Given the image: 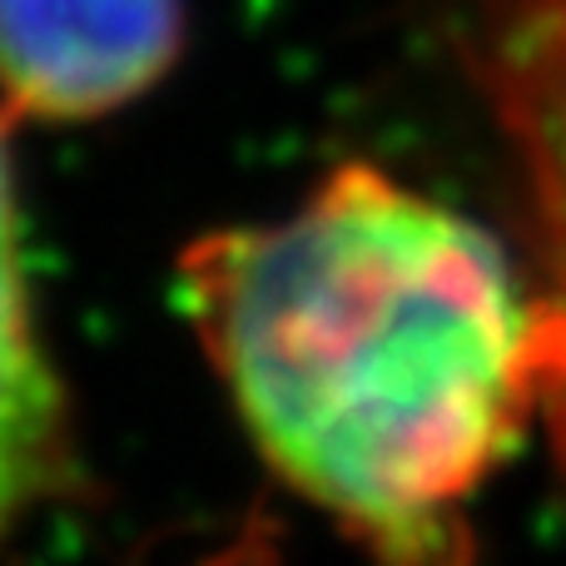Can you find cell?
Listing matches in <instances>:
<instances>
[{"mask_svg": "<svg viewBox=\"0 0 566 566\" xmlns=\"http://www.w3.org/2000/svg\"><path fill=\"white\" fill-rule=\"evenodd\" d=\"M259 458L373 566H468L472 502L566 402V323L482 219L368 159L179 259Z\"/></svg>", "mask_w": 566, "mask_h": 566, "instance_id": "obj_1", "label": "cell"}, {"mask_svg": "<svg viewBox=\"0 0 566 566\" xmlns=\"http://www.w3.org/2000/svg\"><path fill=\"white\" fill-rule=\"evenodd\" d=\"M179 45L185 0H0V109L45 125L115 115Z\"/></svg>", "mask_w": 566, "mask_h": 566, "instance_id": "obj_2", "label": "cell"}, {"mask_svg": "<svg viewBox=\"0 0 566 566\" xmlns=\"http://www.w3.org/2000/svg\"><path fill=\"white\" fill-rule=\"evenodd\" d=\"M70 412L30 313L15 185L0 135V547L40 502L70 488Z\"/></svg>", "mask_w": 566, "mask_h": 566, "instance_id": "obj_3", "label": "cell"}]
</instances>
